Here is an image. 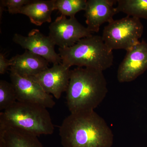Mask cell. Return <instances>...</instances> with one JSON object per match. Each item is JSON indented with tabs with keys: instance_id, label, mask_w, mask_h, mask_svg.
<instances>
[{
	"instance_id": "cell-18",
	"label": "cell",
	"mask_w": 147,
	"mask_h": 147,
	"mask_svg": "<svg viewBox=\"0 0 147 147\" xmlns=\"http://www.w3.org/2000/svg\"><path fill=\"white\" fill-rule=\"evenodd\" d=\"M30 0H2L0 3L7 7L10 14L19 13V11L24 6L29 3Z\"/></svg>"
},
{
	"instance_id": "cell-3",
	"label": "cell",
	"mask_w": 147,
	"mask_h": 147,
	"mask_svg": "<svg viewBox=\"0 0 147 147\" xmlns=\"http://www.w3.org/2000/svg\"><path fill=\"white\" fill-rule=\"evenodd\" d=\"M59 50L62 63L68 68L75 65L103 71L111 67L114 61L113 50L99 36L92 35L71 47H59Z\"/></svg>"
},
{
	"instance_id": "cell-12",
	"label": "cell",
	"mask_w": 147,
	"mask_h": 147,
	"mask_svg": "<svg viewBox=\"0 0 147 147\" xmlns=\"http://www.w3.org/2000/svg\"><path fill=\"white\" fill-rule=\"evenodd\" d=\"M9 70L20 76H34L48 68L49 62L40 56L26 50L22 55H17L9 60Z\"/></svg>"
},
{
	"instance_id": "cell-8",
	"label": "cell",
	"mask_w": 147,
	"mask_h": 147,
	"mask_svg": "<svg viewBox=\"0 0 147 147\" xmlns=\"http://www.w3.org/2000/svg\"><path fill=\"white\" fill-rule=\"evenodd\" d=\"M12 40L22 48L42 57L53 65L62 63L60 56L55 51L54 42L50 37L43 34L38 29H33L27 36L15 34Z\"/></svg>"
},
{
	"instance_id": "cell-7",
	"label": "cell",
	"mask_w": 147,
	"mask_h": 147,
	"mask_svg": "<svg viewBox=\"0 0 147 147\" xmlns=\"http://www.w3.org/2000/svg\"><path fill=\"white\" fill-rule=\"evenodd\" d=\"M10 78L16 92L17 101L30 102L53 108L56 102L52 95L47 93L38 83L30 77L20 76L10 70Z\"/></svg>"
},
{
	"instance_id": "cell-10",
	"label": "cell",
	"mask_w": 147,
	"mask_h": 147,
	"mask_svg": "<svg viewBox=\"0 0 147 147\" xmlns=\"http://www.w3.org/2000/svg\"><path fill=\"white\" fill-rule=\"evenodd\" d=\"M71 70L62 63L53 65L34 76L30 77L36 82L47 93L59 99L66 91L70 79Z\"/></svg>"
},
{
	"instance_id": "cell-11",
	"label": "cell",
	"mask_w": 147,
	"mask_h": 147,
	"mask_svg": "<svg viewBox=\"0 0 147 147\" xmlns=\"http://www.w3.org/2000/svg\"><path fill=\"white\" fill-rule=\"evenodd\" d=\"M116 1L88 0L85 11L87 28L93 32H98L104 23H110L117 13L114 7Z\"/></svg>"
},
{
	"instance_id": "cell-17",
	"label": "cell",
	"mask_w": 147,
	"mask_h": 147,
	"mask_svg": "<svg viewBox=\"0 0 147 147\" xmlns=\"http://www.w3.org/2000/svg\"><path fill=\"white\" fill-rule=\"evenodd\" d=\"M17 101L13 85L5 80L0 81V111L9 108Z\"/></svg>"
},
{
	"instance_id": "cell-6",
	"label": "cell",
	"mask_w": 147,
	"mask_h": 147,
	"mask_svg": "<svg viewBox=\"0 0 147 147\" xmlns=\"http://www.w3.org/2000/svg\"><path fill=\"white\" fill-rule=\"evenodd\" d=\"M92 33L75 17L67 18L61 15L49 26L48 36L55 45L66 48L75 45L82 38L90 36Z\"/></svg>"
},
{
	"instance_id": "cell-9",
	"label": "cell",
	"mask_w": 147,
	"mask_h": 147,
	"mask_svg": "<svg viewBox=\"0 0 147 147\" xmlns=\"http://www.w3.org/2000/svg\"><path fill=\"white\" fill-rule=\"evenodd\" d=\"M126 52L118 69L120 83L134 81L147 69V42L140 41Z\"/></svg>"
},
{
	"instance_id": "cell-1",
	"label": "cell",
	"mask_w": 147,
	"mask_h": 147,
	"mask_svg": "<svg viewBox=\"0 0 147 147\" xmlns=\"http://www.w3.org/2000/svg\"><path fill=\"white\" fill-rule=\"evenodd\" d=\"M63 147H112L113 131L94 110L70 113L60 126Z\"/></svg>"
},
{
	"instance_id": "cell-2",
	"label": "cell",
	"mask_w": 147,
	"mask_h": 147,
	"mask_svg": "<svg viewBox=\"0 0 147 147\" xmlns=\"http://www.w3.org/2000/svg\"><path fill=\"white\" fill-rule=\"evenodd\" d=\"M108 92L103 71L77 67L71 70L66 91L69 110L70 113L94 110L104 100Z\"/></svg>"
},
{
	"instance_id": "cell-4",
	"label": "cell",
	"mask_w": 147,
	"mask_h": 147,
	"mask_svg": "<svg viewBox=\"0 0 147 147\" xmlns=\"http://www.w3.org/2000/svg\"><path fill=\"white\" fill-rule=\"evenodd\" d=\"M0 123L20 129L37 137L51 135L55 130L47 108L19 101L1 112Z\"/></svg>"
},
{
	"instance_id": "cell-16",
	"label": "cell",
	"mask_w": 147,
	"mask_h": 147,
	"mask_svg": "<svg viewBox=\"0 0 147 147\" xmlns=\"http://www.w3.org/2000/svg\"><path fill=\"white\" fill-rule=\"evenodd\" d=\"M87 0H55V10L59 11L62 15L75 17L79 11L85 10Z\"/></svg>"
},
{
	"instance_id": "cell-19",
	"label": "cell",
	"mask_w": 147,
	"mask_h": 147,
	"mask_svg": "<svg viewBox=\"0 0 147 147\" xmlns=\"http://www.w3.org/2000/svg\"><path fill=\"white\" fill-rule=\"evenodd\" d=\"M10 66L9 60L6 59L4 54L1 53L0 54V74H4Z\"/></svg>"
},
{
	"instance_id": "cell-5",
	"label": "cell",
	"mask_w": 147,
	"mask_h": 147,
	"mask_svg": "<svg viewBox=\"0 0 147 147\" xmlns=\"http://www.w3.org/2000/svg\"><path fill=\"white\" fill-rule=\"evenodd\" d=\"M144 27L140 19L127 16L109 23L104 28L102 38L111 50L127 51L140 42Z\"/></svg>"
},
{
	"instance_id": "cell-13",
	"label": "cell",
	"mask_w": 147,
	"mask_h": 147,
	"mask_svg": "<svg viewBox=\"0 0 147 147\" xmlns=\"http://www.w3.org/2000/svg\"><path fill=\"white\" fill-rule=\"evenodd\" d=\"M0 147H44L35 135L0 123Z\"/></svg>"
},
{
	"instance_id": "cell-15",
	"label": "cell",
	"mask_w": 147,
	"mask_h": 147,
	"mask_svg": "<svg viewBox=\"0 0 147 147\" xmlns=\"http://www.w3.org/2000/svg\"><path fill=\"white\" fill-rule=\"evenodd\" d=\"M116 7L117 13H126L127 16L147 19V0H118Z\"/></svg>"
},
{
	"instance_id": "cell-14",
	"label": "cell",
	"mask_w": 147,
	"mask_h": 147,
	"mask_svg": "<svg viewBox=\"0 0 147 147\" xmlns=\"http://www.w3.org/2000/svg\"><path fill=\"white\" fill-rule=\"evenodd\" d=\"M55 0L31 1L24 6L19 13L29 17L32 24L40 26L45 23L52 22V12L55 10Z\"/></svg>"
}]
</instances>
